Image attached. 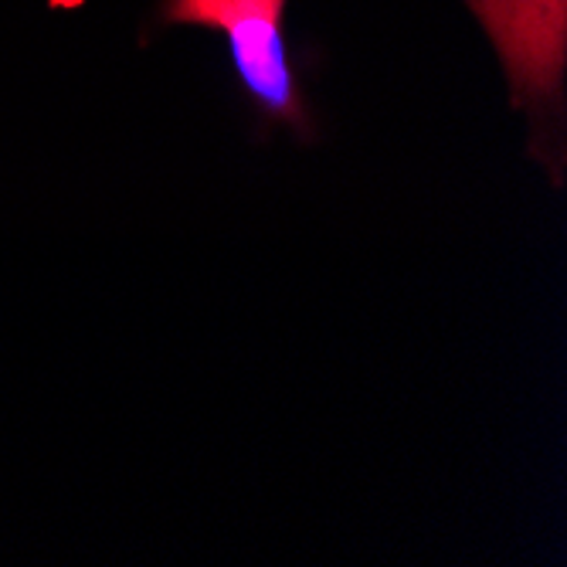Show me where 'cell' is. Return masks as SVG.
I'll return each instance as SVG.
<instances>
[{"instance_id": "cell-3", "label": "cell", "mask_w": 567, "mask_h": 567, "mask_svg": "<svg viewBox=\"0 0 567 567\" xmlns=\"http://www.w3.org/2000/svg\"><path fill=\"white\" fill-rule=\"evenodd\" d=\"M228 0H167L164 18L171 24H197V28H221Z\"/></svg>"}, {"instance_id": "cell-1", "label": "cell", "mask_w": 567, "mask_h": 567, "mask_svg": "<svg viewBox=\"0 0 567 567\" xmlns=\"http://www.w3.org/2000/svg\"><path fill=\"white\" fill-rule=\"evenodd\" d=\"M493 41L513 106L547 120L560 113L567 72V0H466Z\"/></svg>"}, {"instance_id": "cell-2", "label": "cell", "mask_w": 567, "mask_h": 567, "mask_svg": "<svg viewBox=\"0 0 567 567\" xmlns=\"http://www.w3.org/2000/svg\"><path fill=\"white\" fill-rule=\"evenodd\" d=\"M282 18L286 0H228L221 28L228 34L231 62L245 95L272 123L309 136L313 120H309L306 99L296 85Z\"/></svg>"}]
</instances>
